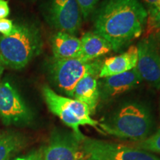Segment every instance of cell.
<instances>
[{
    "instance_id": "cell-1",
    "label": "cell",
    "mask_w": 160,
    "mask_h": 160,
    "mask_svg": "<svg viewBox=\"0 0 160 160\" xmlns=\"http://www.w3.org/2000/svg\"><path fill=\"white\" fill-rule=\"evenodd\" d=\"M93 13V31L115 52L122 51L142 35L148 18V11L139 0H104Z\"/></svg>"
},
{
    "instance_id": "cell-2",
    "label": "cell",
    "mask_w": 160,
    "mask_h": 160,
    "mask_svg": "<svg viewBox=\"0 0 160 160\" xmlns=\"http://www.w3.org/2000/svg\"><path fill=\"white\" fill-rule=\"evenodd\" d=\"M41 32L34 23L17 22L9 36H0V59L15 70L25 68L42 51Z\"/></svg>"
},
{
    "instance_id": "cell-3",
    "label": "cell",
    "mask_w": 160,
    "mask_h": 160,
    "mask_svg": "<svg viewBox=\"0 0 160 160\" xmlns=\"http://www.w3.org/2000/svg\"><path fill=\"white\" fill-rule=\"evenodd\" d=\"M153 117L145 105L137 102H129L121 105L99 128L120 139L141 141L148 137L153 128Z\"/></svg>"
},
{
    "instance_id": "cell-4",
    "label": "cell",
    "mask_w": 160,
    "mask_h": 160,
    "mask_svg": "<svg viewBox=\"0 0 160 160\" xmlns=\"http://www.w3.org/2000/svg\"><path fill=\"white\" fill-rule=\"evenodd\" d=\"M42 93L50 111L71 128L80 141L85 137L79 130L80 126H91L104 133L99 128V123L91 118V112L85 104L73 98L58 94L48 85L42 88Z\"/></svg>"
},
{
    "instance_id": "cell-5",
    "label": "cell",
    "mask_w": 160,
    "mask_h": 160,
    "mask_svg": "<svg viewBox=\"0 0 160 160\" xmlns=\"http://www.w3.org/2000/svg\"><path fill=\"white\" fill-rule=\"evenodd\" d=\"M102 62L99 58L88 62L81 58L56 59L52 57L48 62V71L51 81L57 89L70 98H73V90L78 82L90 70Z\"/></svg>"
},
{
    "instance_id": "cell-6",
    "label": "cell",
    "mask_w": 160,
    "mask_h": 160,
    "mask_svg": "<svg viewBox=\"0 0 160 160\" xmlns=\"http://www.w3.org/2000/svg\"><path fill=\"white\" fill-rule=\"evenodd\" d=\"M86 160H160V158L133 146L85 137L81 141Z\"/></svg>"
},
{
    "instance_id": "cell-7",
    "label": "cell",
    "mask_w": 160,
    "mask_h": 160,
    "mask_svg": "<svg viewBox=\"0 0 160 160\" xmlns=\"http://www.w3.org/2000/svg\"><path fill=\"white\" fill-rule=\"evenodd\" d=\"M44 14L49 25L58 31L74 35L81 28L83 18L77 0H48Z\"/></svg>"
},
{
    "instance_id": "cell-8",
    "label": "cell",
    "mask_w": 160,
    "mask_h": 160,
    "mask_svg": "<svg viewBox=\"0 0 160 160\" xmlns=\"http://www.w3.org/2000/svg\"><path fill=\"white\" fill-rule=\"evenodd\" d=\"M0 118L7 125L29 123L33 118L31 110L9 82L0 83Z\"/></svg>"
},
{
    "instance_id": "cell-9",
    "label": "cell",
    "mask_w": 160,
    "mask_h": 160,
    "mask_svg": "<svg viewBox=\"0 0 160 160\" xmlns=\"http://www.w3.org/2000/svg\"><path fill=\"white\" fill-rule=\"evenodd\" d=\"M138 62L136 68L142 80L160 88V45L153 37H144L137 45Z\"/></svg>"
},
{
    "instance_id": "cell-10",
    "label": "cell",
    "mask_w": 160,
    "mask_h": 160,
    "mask_svg": "<svg viewBox=\"0 0 160 160\" xmlns=\"http://www.w3.org/2000/svg\"><path fill=\"white\" fill-rule=\"evenodd\" d=\"M43 160H86L81 141L73 133L54 132L44 150Z\"/></svg>"
},
{
    "instance_id": "cell-11",
    "label": "cell",
    "mask_w": 160,
    "mask_h": 160,
    "mask_svg": "<svg viewBox=\"0 0 160 160\" xmlns=\"http://www.w3.org/2000/svg\"><path fill=\"white\" fill-rule=\"evenodd\" d=\"M143 80L137 69L99 80L100 99L108 101L138 87Z\"/></svg>"
},
{
    "instance_id": "cell-12",
    "label": "cell",
    "mask_w": 160,
    "mask_h": 160,
    "mask_svg": "<svg viewBox=\"0 0 160 160\" xmlns=\"http://www.w3.org/2000/svg\"><path fill=\"white\" fill-rule=\"evenodd\" d=\"M102 62L86 73L73 90V99L85 104L88 107L91 114L95 113L100 100L99 73Z\"/></svg>"
},
{
    "instance_id": "cell-13",
    "label": "cell",
    "mask_w": 160,
    "mask_h": 160,
    "mask_svg": "<svg viewBox=\"0 0 160 160\" xmlns=\"http://www.w3.org/2000/svg\"><path fill=\"white\" fill-rule=\"evenodd\" d=\"M138 62L137 47L131 45L121 54L110 57L103 61L100 68L99 78L125 73L137 67Z\"/></svg>"
},
{
    "instance_id": "cell-14",
    "label": "cell",
    "mask_w": 160,
    "mask_h": 160,
    "mask_svg": "<svg viewBox=\"0 0 160 160\" xmlns=\"http://www.w3.org/2000/svg\"><path fill=\"white\" fill-rule=\"evenodd\" d=\"M53 57L75 59L81 57V42L74 35L57 31L51 39Z\"/></svg>"
},
{
    "instance_id": "cell-15",
    "label": "cell",
    "mask_w": 160,
    "mask_h": 160,
    "mask_svg": "<svg viewBox=\"0 0 160 160\" xmlns=\"http://www.w3.org/2000/svg\"><path fill=\"white\" fill-rule=\"evenodd\" d=\"M81 59L93 61L112 51L111 45L106 40L94 31H88L80 38Z\"/></svg>"
},
{
    "instance_id": "cell-16",
    "label": "cell",
    "mask_w": 160,
    "mask_h": 160,
    "mask_svg": "<svg viewBox=\"0 0 160 160\" xmlns=\"http://www.w3.org/2000/svg\"><path fill=\"white\" fill-rule=\"evenodd\" d=\"M23 138L16 133L0 134V160H10L12 155L22 147Z\"/></svg>"
},
{
    "instance_id": "cell-17",
    "label": "cell",
    "mask_w": 160,
    "mask_h": 160,
    "mask_svg": "<svg viewBox=\"0 0 160 160\" xmlns=\"http://www.w3.org/2000/svg\"><path fill=\"white\" fill-rule=\"evenodd\" d=\"M145 37H160V10L149 8L145 28Z\"/></svg>"
},
{
    "instance_id": "cell-18",
    "label": "cell",
    "mask_w": 160,
    "mask_h": 160,
    "mask_svg": "<svg viewBox=\"0 0 160 160\" xmlns=\"http://www.w3.org/2000/svg\"><path fill=\"white\" fill-rule=\"evenodd\" d=\"M133 147L160 154V130L145 139L136 142Z\"/></svg>"
},
{
    "instance_id": "cell-19",
    "label": "cell",
    "mask_w": 160,
    "mask_h": 160,
    "mask_svg": "<svg viewBox=\"0 0 160 160\" xmlns=\"http://www.w3.org/2000/svg\"><path fill=\"white\" fill-rule=\"evenodd\" d=\"M100 0H77L84 19H87L94 11Z\"/></svg>"
},
{
    "instance_id": "cell-20",
    "label": "cell",
    "mask_w": 160,
    "mask_h": 160,
    "mask_svg": "<svg viewBox=\"0 0 160 160\" xmlns=\"http://www.w3.org/2000/svg\"><path fill=\"white\" fill-rule=\"evenodd\" d=\"M14 23L13 21L8 19H0V33L2 36H9L13 31Z\"/></svg>"
},
{
    "instance_id": "cell-21",
    "label": "cell",
    "mask_w": 160,
    "mask_h": 160,
    "mask_svg": "<svg viewBox=\"0 0 160 160\" xmlns=\"http://www.w3.org/2000/svg\"><path fill=\"white\" fill-rule=\"evenodd\" d=\"M43 158L44 150L39 149L37 151H32L25 156L15 158L13 160H43Z\"/></svg>"
},
{
    "instance_id": "cell-22",
    "label": "cell",
    "mask_w": 160,
    "mask_h": 160,
    "mask_svg": "<svg viewBox=\"0 0 160 160\" xmlns=\"http://www.w3.org/2000/svg\"><path fill=\"white\" fill-rule=\"evenodd\" d=\"M11 12L8 2L7 0H0V19H7Z\"/></svg>"
},
{
    "instance_id": "cell-23",
    "label": "cell",
    "mask_w": 160,
    "mask_h": 160,
    "mask_svg": "<svg viewBox=\"0 0 160 160\" xmlns=\"http://www.w3.org/2000/svg\"><path fill=\"white\" fill-rule=\"evenodd\" d=\"M149 8H154L160 10V0H142Z\"/></svg>"
},
{
    "instance_id": "cell-24",
    "label": "cell",
    "mask_w": 160,
    "mask_h": 160,
    "mask_svg": "<svg viewBox=\"0 0 160 160\" xmlns=\"http://www.w3.org/2000/svg\"><path fill=\"white\" fill-rule=\"evenodd\" d=\"M4 69H5V65H3L1 59H0V78H1V76L2 75Z\"/></svg>"
},
{
    "instance_id": "cell-25",
    "label": "cell",
    "mask_w": 160,
    "mask_h": 160,
    "mask_svg": "<svg viewBox=\"0 0 160 160\" xmlns=\"http://www.w3.org/2000/svg\"><path fill=\"white\" fill-rule=\"evenodd\" d=\"M153 38H154V37H153ZM156 39H157L158 40V42H159V45H160V37H157V38H156Z\"/></svg>"
},
{
    "instance_id": "cell-26",
    "label": "cell",
    "mask_w": 160,
    "mask_h": 160,
    "mask_svg": "<svg viewBox=\"0 0 160 160\" xmlns=\"http://www.w3.org/2000/svg\"><path fill=\"white\" fill-rule=\"evenodd\" d=\"M159 111H160V105H159Z\"/></svg>"
}]
</instances>
